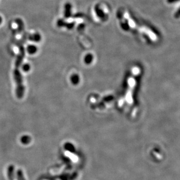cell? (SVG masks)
<instances>
[{"label": "cell", "mask_w": 180, "mask_h": 180, "mask_svg": "<svg viewBox=\"0 0 180 180\" xmlns=\"http://www.w3.org/2000/svg\"><path fill=\"white\" fill-rule=\"evenodd\" d=\"M2 22H3V19H2V18L1 17H0V24L2 23Z\"/></svg>", "instance_id": "obj_13"}, {"label": "cell", "mask_w": 180, "mask_h": 180, "mask_svg": "<svg viewBox=\"0 0 180 180\" xmlns=\"http://www.w3.org/2000/svg\"><path fill=\"white\" fill-rule=\"evenodd\" d=\"M14 171H15V167L13 165H10L8 168L7 171V174L9 180H14Z\"/></svg>", "instance_id": "obj_2"}, {"label": "cell", "mask_w": 180, "mask_h": 180, "mask_svg": "<svg viewBox=\"0 0 180 180\" xmlns=\"http://www.w3.org/2000/svg\"><path fill=\"white\" fill-rule=\"evenodd\" d=\"M174 18H180V8L177 9V11L174 13Z\"/></svg>", "instance_id": "obj_10"}, {"label": "cell", "mask_w": 180, "mask_h": 180, "mask_svg": "<svg viewBox=\"0 0 180 180\" xmlns=\"http://www.w3.org/2000/svg\"><path fill=\"white\" fill-rule=\"evenodd\" d=\"M37 50L35 46H29L28 48V52L29 54H34Z\"/></svg>", "instance_id": "obj_9"}, {"label": "cell", "mask_w": 180, "mask_h": 180, "mask_svg": "<svg viewBox=\"0 0 180 180\" xmlns=\"http://www.w3.org/2000/svg\"><path fill=\"white\" fill-rule=\"evenodd\" d=\"M22 69H23V70H24V71L27 72V71H28L29 70V69H30V66H29V64H25V65L23 66Z\"/></svg>", "instance_id": "obj_11"}, {"label": "cell", "mask_w": 180, "mask_h": 180, "mask_svg": "<svg viewBox=\"0 0 180 180\" xmlns=\"http://www.w3.org/2000/svg\"><path fill=\"white\" fill-rule=\"evenodd\" d=\"M179 1H180V0H167V2L169 4H173V3H177V2Z\"/></svg>", "instance_id": "obj_12"}, {"label": "cell", "mask_w": 180, "mask_h": 180, "mask_svg": "<svg viewBox=\"0 0 180 180\" xmlns=\"http://www.w3.org/2000/svg\"><path fill=\"white\" fill-rule=\"evenodd\" d=\"M121 28H122V29L124 30V31H129V29H130V26L129 25V24H128L127 21H126V22H122L121 23Z\"/></svg>", "instance_id": "obj_5"}, {"label": "cell", "mask_w": 180, "mask_h": 180, "mask_svg": "<svg viewBox=\"0 0 180 180\" xmlns=\"http://www.w3.org/2000/svg\"><path fill=\"white\" fill-rule=\"evenodd\" d=\"M71 80V82L74 84H77L79 82V77L77 76V75L74 74L73 75V76H72Z\"/></svg>", "instance_id": "obj_8"}, {"label": "cell", "mask_w": 180, "mask_h": 180, "mask_svg": "<svg viewBox=\"0 0 180 180\" xmlns=\"http://www.w3.org/2000/svg\"><path fill=\"white\" fill-rule=\"evenodd\" d=\"M17 179L18 180H25V177L24 176L23 172H22V171L21 169H19L17 171Z\"/></svg>", "instance_id": "obj_6"}, {"label": "cell", "mask_w": 180, "mask_h": 180, "mask_svg": "<svg viewBox=\"0 0 180 180\" xmlns=\"http://www.w3.org/2000/svg\"><path fill=\"white\" fill-rule=\"evenodd\" d=\"M21 142L24 144H28L31 142V138L28 136H23L21 139Z\"/></svg>", "instance_id": "obj_4"}, {"label": "cell", "mask_w": 180, "mask_h": 180, "mask_svg": "<svg viewBox=\"0 0 180 180\" xmlns=\"http://www.w3.org/2000/svg\"><path fill=\"white\" fill-rule=\"evenodd\" d=\"M64 148L67 150L71 153H74L76 151V148H75L74 145L70 143H66L64 144Z\"/></svg>", "instance_id": "obj_3"}, {"label": "cell", "mask_w": 180, "mask_h": 180, "mask_svg": "<svg viewBox=\"0 0 180 180\" xmlns=\"http://www.w3.org/2000/svg\"><path fill=\"white\" fill-rule=\"evenodd\" d=\"M93 59V56L89 54H88L85 56V57L84 58V62L87 64H90L92 62Z\"/></svg>", "instance_id": "obj_7"}, {"label": "cell", "mask_w": 180, "mask_h": 180, "mask_svg": "<svg viewBox=\"0 0 180 180\" xmlns=\"http://www.w3.org/2000/svg\"><path fill=\"white\" fill-rule=\"evenodd\" d=\"M13 77L17 83L16 94L18 98H21L23 97L24 87L22 85V79L20 71L17 69H15L13 71Z\"/></svg>", "instance_id": "obj_1"}]
</instances>
